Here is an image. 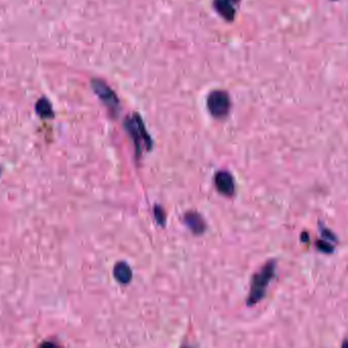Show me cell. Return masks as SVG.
Segmentation results:
<instances>
[{
	"label": "cell",
	"mask_w": 348,
	"mask_h": 348,
	"mask_svg": "<svg viewBox=\"0 0 348 348\" xmlns=\"http://www.w3.org/2000/svg\"><path fill=\"white\" fill-rule=\"evenodd\" d=\"M124 127L134 141L136 152L138 155L141 154L143 149L147 151L151 150L152 139L147 133L145 125L138 114H134L133 116L128 117L124 123Z\"/></svg>",
	"instance_id": "obj_2"
},
{
	"label": "cell",
	"mask_w": 348,
	"mask_h": 348,
	"mask_svg": "<svg viewBox=\"0 0 348 348\" xmlns=\"http://www.w3.org/2000/svg\"><path fill=\"white\" fill-rule=\"evenodd\" d=\"M154 216H155V219L156 222L158 223V225L160 226H164L166 225V212L164 210L162 209V208L158 207V206H155L154 208Z\"/></svg>",
	"instance_id": "obj_10"
},
{
	"label": "cell",
	"mask_w": 348,
	"mask_h": 348,
	"mask_svg": "<svg viewBox=\"0 0 348 348\" xmlns=\"http://www.w3.org/2000/svg\"><path fill=\"white\" fill-rule=\"evenodd\" d=\"M91 87L94 93L108 107L111 113L117 115L120 109V101L114 90L99 79H94L91 82Z\"/></svg>",
	"instance_id": "obj_4"
},
{
	"label": "cell",
	"mask_w": 348,
	"mask_h": 348,
	"mask_svg": "<svg viewBox=\"0 0 348 348\" xmlns=\"http://www.w3.org/2000/svg\"><path fill=\"white\" fill-rule=\"evenodd\" d=\"M276 269L277 263L272 260L269 261L260 272L254 274L251 279L250 292L246 300V304L248 306H252L264 299L271 281L276 277Z\"/></svg>",
	"instance_id": "obj_1"
},
{
	"label": "cell",
	"mask_w": 348,
	"mask_h": 348,
	"mask_svg": "<svg viewBox=\"0 0 348 348\" xmlns=\"http://www.w3.org/2000/svg\"><path fill=\"white\" fill-rule=\"evenodd\" d=\"M333 1H336V0H333Z\"/></svg>",
	"instance_id": "obj_13"
},
{
	"label": "cell",
	"mask_w": 348,
	"mask_h": 348,
	"mask_svg": "<svg viewBox=\"0 0 348 348\" xmlns=\"http://www.w3.org/2000/svg\"><path fill=\"white\" fill-rule=\"evenodd\" d=\"M114 274L117 281H119L122 284H128L132 280V270L129 267V265H127L124 262L118 263L116 265Z\"/></svg>",
	"instance_id": "obj_8"
},
{
	"label": "cell",
	"mask_w": 348,
	"mask_h": 348,
	"mask_svg": "<svg viewBox=\"0 0 348 348\" xmlns=\"http://www.w3.org/2000/svg\"><path fill=\"white\" fill-rule=\"evenodd\" d=\"M36 113L43 119H50V118H53V116H54L52 105H51L50 101L45 97L40 98L37 101Z\"/></svg>",
	"instance_id": "obj_9"
},
{
	"label": "cell",
	"mask_w": 348,
	"mask_h": 348,
	"mask_svg": "<svg viewBox=\"0 0 348 348\" xmlns=\"http://www.w3.org/2000/svg\"><path fill=\"white\" fill-rule=\"evenodd\" d=\"M208 108L210 115L215 119L225 118L231 108L229 94L224 90H214L208 97Z\"/></svg>",
	"instance_id": "obj_3"
},
{
	"label": "cell",
	"mask_w": 348,
	"mask_h": 348,
	"mask_svg": "<svg viewBox=\"0 0 348 348\" xmlns=\"http://www.w3.org/2000/svg\"><path fill=\"white\" fill-rule=\"evenodd\" d=\"M184 222L186 223L187 227L191 230V232L194 233L195 235L203 234L207 229L205 219L199 213L195 211L187 212L184 216Z\"/></svg>",
	"instance_id": "obj_7"
},
{
	"label": "cell",
	"mask_w": 348,
	"mask_h": 348,
	"mask_svg": "<svg viewBox=\"0 0 348 348\" xmlns=\"http://www.w3.org/2000/svg\"><path fill=\"white\" fill-rule=\"evenodd\" d=\"M214 185L216 190L225 196H232L235 192L233 176L227 171H219L215 174Z\"/></svg>",
	"instance_id": "obj_5"
},
{
	"label": "cell",
	"mask_w": 348,
	"mask_h": 348,
	"mask_svg": "<svg viewBox=\"0 0 348 348\" xmlns=\"http://www.w3.org/2000/svg\"><path fill=\"white\" fill-rule=\"evenodd\" d=\"M323 236L328 237L331 241H332V240H335V241L337 240L336 237L333 235V233H331V232H330L329 230H327V229H324V230H323Z\"/></svg>",
	"instance_id": "obj_12"
},
{
	"label": "cell",
	"mask_w": 348,
	"mask_h": 348,
	"mask_svg": "<svg viewBox=\"0 0 348 348\" xmlns=\"http://www.w3.org/2000/svg\"><path fill=\"white\" fill-rule=\"evenodd\" d=\"M239 2L240 0H213L212 5L224 20L232 22L235 19Z\"/></svg>",
	"instance_id": "obj_6"
},
{
	"label": "cell",
	"mask_w": 348,
	"mask_h": 348,
	"mask_svg": "<svg viewBox=\"0 0 348 348\" xmlns=\"http://www.w3.org/2000/svg\"><path fill=\"white\" fill-rule=\"evenodd\" d=\"M317 247L325 253H331V252H333V249H334V247L331 244H329L328 242H325V241H318Z\"/></svg>",
	"instance_id": "obj_11"
}]
</instances>
